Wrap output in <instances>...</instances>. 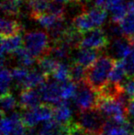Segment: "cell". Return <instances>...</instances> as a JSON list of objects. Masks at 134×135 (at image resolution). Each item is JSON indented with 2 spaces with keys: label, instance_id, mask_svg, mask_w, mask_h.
Segmentation results:
<instances>
[{
  "label": "cell",
  "instance_id": "obj_16",
  "mask_svg": "<svg viewBox=\"0 0 134 135\" xmlns=\"http://www.w3.org/2000/svg\"><path fill=\"white\" fill-rule=\"evenodd\" d=\"M38 65H39L41 71L46 76L50 77L52 76L53 73L55 72L56 68H57L59 62L54 60L51 56L47 55V56H42L37 60Z\"/></svg>",
  "mask_w": 134,
  "mask_h": 135
},
{
  "label": "cell",
  "instance_id": "obj_25",
  "mask_svg": "<svg viewBox=\"0 0 134 135\" xmlns=\"http://www.w3.org/2000/svg\"><path fill=\"white\" fill-rule=\"evenodd\" d=\"M87 12L96 27L100 28V26L104 23L106 18H107V10L98 8V7H94Z\"/></svg>",
  "mask_w": 134,
  "mask_h": 135
},
{
  "label": "cell",
  "instance_id": "obj_31",
  "mask_svg": "<svg viewBox=\"0 0 134 135\" xmlns=\"http://www.w3.org/2000/svg\"><path fill=\"white\" fill-rule=\"evenodd\" d=\"M123 91L131 98L134 99V77H128L121 85Z\"/></svg>",
  "mask_w": 134,
  "mask_h": 135
},
{
  "label": "cell",
  "instance_id": "obj_20",
  "mask_svg": "<svg viewBox=\"0 0 134 135\" xmlns=\"http://www.w3.org/2000/svg\"><path fill=\"white\" fill-rule=\"evenodd\" d=\"M124 37L129 39L134 36V13H128L120 24Z\"/></svg>",
  "mask_w": 134,
  "mask_h": 135
},
{
  "label": "cell",
  "instance_id": "obj_34",
  "mask_svg": "<svg viewBox=\"0 0 134 135\" xmlns=\"http://www.w3.org/2000/svg\"><path fill=\"white\" fill-rule=\"evenodd\" d=\"M23 135H39V132L37 133V132H36L34 130H32V129H27L26 132Z\"/></svg>",
  "mask_w": 134,
  "mask_h": 135
},
{
  "label": "cell",
  "instance_id": "obj_35",
  "mask_svg": "<svg viewBox=\"0 0 134 135\" xmlns=\"http://www.w3.org/2000/svg\"><path fill=\"white\" fill-rule=\"evenodd\" d=\"M109 2H110V6H111V7H114V6H117V5H118V4H120L121 0H109Z\"/></svg>",
  "mask_w": 134,
  "mask_h": 135
},
{
  "label": "cell",
  "instance_id": "obj_3",
  "mask_svg": "<svg viewBox=\"0 0 134 135\" xmlns=\"http://www.w3.org/2000/svg\"><path fill=\"white\" fill-rule=\"evenodd\" d=\"M76 123L86 135H101L104 133L106 120L97 108H93L81 111Z\"/></svg>",
  "mask_w": 134,
  "mask_h": 135
},
{
  "label": "cell",
  "instance_id": "obj_2",
  "mask_svg": "<svg viewBox=\"0 0 134 135\" xmlns=\"http://www.w3.org/2000/svg\"><path fill=\"white\" fill-rule=\"evenodd\" d=\"M24 48L35 59L50 55L52 44L50 36L43 31H29L24 35Z\"/></svg>",
  "mask_w": 134,
  "mask_h": 135
},
{
  "label": "cell",
  "instance_id": "obj_24",
  "mask_svg": "<svg viewBox=\"0 0 134 135\" xmlns=\"http://www.w3.org/2000/svg\"><path fill=\"white\" fill-rule=\"evenodd\" d=\"M17 106V101L15 99L14 96L10 92L7 94L1 95V108H2V115H5V113L13 110Z\"/></svg>",
  "mask_w": 134,
  "mask_h": 135
},
{
  "label": "cell",
  "instance_id": "obj_33",
  "mask_svg": "<svg viewBox=\"0 0 134 135\" xmlns=\"http://www.w3.org/2000/svg\"><path fill=\"white\" fill-rule=\"evenodd\" d=\"M129 114L131 116V119H132L131 124L134 126V99L131 100V104H130V106H129Z\"/></svg>",
  "mask_w": 134,
  "mask_h": 135
},
{
  "label": "cell",
  "instance_id": "obj_9",
  "mask_svg": "<svg viewBox=\"0 0 134 135\" xmlns=\"http://www.w3.org/2000/svg\"><path fill=\"white\" fill-rule=\"evenodd\" d=\"M100 56L101 51L91 50V49H82V50H79V52L75 55L73 62L82 65L86 69H87Z\"/></svg>",
  "mask_w": 134,
  "mask_h": 135
},
{
  "label": "cell",
  "instance_id": "obj_18",
  "mask_svg": "<svg viewBox=\"0 0 134 135\" xmlns=\"http://www.w3.org/2000/svg\"><path fill=\"white\" fill-rule=\"evenodd\" d=\"M69 73H70V80L75 84L86 80V69L82 65L73 62L69 65Z\"/></svg>",
  "mask_w": 134,
  "mask_h": 135
},
{
  "label": "cell",
  "instance_id": "obj_11",
  "mask_svg": "<svg viewBox=\"0 0 134 135\" xmlns=\"http://www.w3.org/2000/svg\"><path fill=\"white\" fill-rule=\"evenodd\" d=\"M72 25L81 34H85L86 32L95 30V28H97L94 24V22L92 21L88 12H83L77 15L72 21Z\"/></svg>",
  "mask_w": 134,
  "mask_h": 135
},
{
  "label": "cell",
  "instance_id": "obj_15",
  "mask_svg": "<svg viewBox=\"0 0 134 135\" xmlns=\"http://www.w3.org/2000/svg\"><path fill=\"white\" fill-rule=\"evenodd\" d=\"M31 8V18H33L41 15L48 14L52 0H25Z\"/></svg>",
  "mask_w": 134,
  "mask_h": 135
},
{
  "label": "cell",
  "instance_id": "obj_36",
  "mask_svg": "<svg viewBox=\"0 0 134 135\" xmlns=\"http://www.w3.org/2000/svg\"><path fill=\"white\" fill-rule=\"evenodd\" d=\"M14 1H18V2H20L21 0H14Z\"/></svg>",
  "mask_w": 134,
  "mask_h": 135
},
{
  "label": "cell",
  "instance_id": "obj_5",
  "mask_svg": "<svg viewBox=\"0 0 134 135\" xmlns=\"http://www.w3.org/2000/svg\"><path fill=\"white\" fill-rule=\"evenodd\" d=\"M108 36L102 28H97L83 34V39L80 42L78 50L91 49V50L102 51L105 50L108 46Z\"/></svg>",
  "mask_w": 134,
  "mask_h": 135
},
{
  "label": "cell",
  "instance_id": "obj_30",
  "mask_svg": "<svg viewBox=\"0 0 134 135\" xmlns=\"http://www.w3.org/2000/svg\"><path fill=\"white\" fill-rule=\"evenodd\" d=\"M11 79H12V75H11V72L9 71L7 68L2 67L1 70V95L7 94L8 93L9 85L11 83Z\"/></svg>",
  "mask_w": 134,
  "mask_h": 135
},
{
  "label": "cell",
  "instance_id": "obj_37",
  "mask_svg": "<svg viewBox=\"0 0 134 135\" xmlns=\"http://www.w3.org/2000/svg\"><path fill=\"white\" fill-rule=\"evenodd\" d=\"M131 135H134V132H132V133H131Z\"/></svg>",
  "mask_w": 134,
  "mask_h": 135
},
{
  "label": "cell",
  "instance_id": "obj_21",
  "mask_svg": "<svg viewBox=\"0 0 134 135\" xmlns=\"http://www.w3.org/2000/svg\"><path fill=\"white\" fill-rule=\"evenodd\" d=\"M112 11V17H111V22L114 25H120V22L123 20V18L128 14L127 6L124 4H118L117 6L111 7Z\"/></svg>",
  "mask_w": 134,
  "mask_h": 135
},
{
  "label": "cell",
  "instance_id": "obj_8",
  "mask_svg": "<svg viewBox=\"0 0 134 135\" xmlns=\"http://www.w3.org/2000/svg\"><path fill=\"white\" fill-rule=\"evenodd\" d=\"M22 25L20 22L12 18H5L1 20V35L2 39H7V38L15 37V36L21 35Z\"/></svg>",
  "mask_w": 134,
  "mask_h": 135
},
{
  "label": "cell",
  "instance_id": "obj_12",
  "mask_svg": "<svg viewBox=\"0 0 134 135\" xmlns=\"http://www.w3.org/2000/svg\"><path fill=\"white\" fill-rule=\"evenodd\" d=\"M133 43L131 41V40L127 37L118 38L114 41L111 46V50L114 54L115 57L124 59L127 55L131 52V48H132Z\"/></svg>",
  "mask_w": 134,
  "mask_h": 135
},
{
  "label": "cell",
  "instance_id": "obj_14",
  "mask_svg": "<svg viewBox=\"0 0 134 135\" xmlns=\"http://www.w3.org/2000/svg\"><path fill=\"white\" fill-rule=\"evenodd\" d=\"M48 78L50 77L46 76L41 71L32 70V71H29L22 86H23V89H35V87L37 86L41 87Z\"/></svg>",
  "mask_w": 134,
  "mask_h": 135
},
{
  "label": "cell",
  "instance_id": "obj_10",
  "mask_svg": "<svg viewBox=\"0 0 134 135\" xmlns=\"http://www.w3.org/2000/svg\"><path fill=\"white\" fill-rule=\"evenodd\" d=\"M22 47H24V40L21 35L7 38V39L1 38V57L5 56V54H15Z\"/></svg>",
  "mask_w": 134,
  "mask_h": 135
},
{
  "label": "cell",
  "instance_id": "obj_4",
  "mask_svg": "<svg viewBox=\"0 0 134 135\" xmlns=\"http://www.w3.org/2000/svg\"><path fill=\"white\" fill-rule=\"evenodd\" d=\"M98 98V93L92 89L86 80L76 84V92L73 97V100L76 107L81 111L97 108Z\"/></svg>",
  "mask_w": 134,
  "mask_h": 135
},
{
  "label": "cell",
  "instance_id": "obj_26",
  "mask_svg": "<svg viewBox=\"0 0 134 135\" xmlns=\"http://www.w3.org/2000/svg\"><path fill=\"white\" fill-rule=\"evenodd\" d=\"M76 92V84L71 80L61 84V93L63 100H68L75 97Z\"/></svg>",
  "mask_w": 134,
  "mask_h": 135
},
{
  "label": "cell",
  "instance_id": "obj_13",
  "mask_svg": "<svg viewBox=\"0 0 134 135\" xmlns=\"http://www.w3.org/2000/svg\"><path fill=\"white\" fill-rule=\"evenodd\" d=\"M54 120L61 124H67L72 121V111L68 100H62L54 107Z\"/></svg>",
  "mask_w": 134,
  "mask_h": 135
},
{
  "label": "cell",
  "instance_id": "obj_27",
  "mask_svg": "<svg viewBox=\"0 0 134 135\" xmlns=\"http://www.w3.org/2000/svg\"><path fill=\"white\" fill-rule=\"evenodd\" d=\"M60 18H62V17H57L52 14H44V15H41V16L36 17L33 20L38 21L43 28H45L48 30L54 25V23H55Z\"/></svg>",
  "mask_w": 134,
  "mask_h": 135
},
{
  "label": "cell",
  "instance_id": "obj_22",
  "mask_svg": "<svg viewBox=\"0 0 134 135\" xmlns=\"http://www.w3.org/2000/svg\"><path fill=\"white\" fill-rule=\"evenodd\" d=\"M52 78L58 83L63 84L70 80L69 65L65 64L64 62H59L55 72L52 75Z\"/></svg>",
  "mask_w": 134,
  "mask_h": 135
},
{
  "label": "cell",
  "instance_id": "obj_28",
  "mask_svg": "<svg viewBox=\"0 0 134 135\" xmlns=\"http://www.w3.org/2000/svg\"><path fill=\"white\" fill-rule=\"evenodd\" d=\"M121 61L124 68H125L127 76L134 77V44L132 45V48H131V51L129 55H127Z\"/></svg>",
  "mask_w": 134,
  "mask_h": 135
},
{
  "label": "cell",
  "instance_id": "obj_1",
  "mask_svg": "<svg viewBox=\"0 0 134 135\" xmlns=\"http://www.w3.org/2000/svg\"><path fill=\"white\" fill-rule=\"evenodd\" d=\"M117 60L107 55H101L86 69V82L96 92H100L109 83L110 75Z\"/></svg>",
  "mask_w": 134,
  "mask_h": 135
},
{
  "label": "cell",
  "instance_id": "obj_32",
  "mask_svg": "<svg viewBox=\"0 0 134 135\" xmlns=\"http://www.w3.org/2000/svg\"><path fill=\"white\" fill-rule=\"evenodd\" d=\"M96 7L107 10L108 8H111L110 2L109 0H96Z\"/></svg>",
  "mask_w": 134,
  "mask_h": 135
},
{
  "label": "cell",
  "instance_id": "obj_17",
  "mask_svg": "<svg viewBox=\"0 0 134 135\" xmlns=\"http://www.w3.org/2000/svg\"><path fill=\"white\" fill-rule=\"evenodd\" d=\"M126 76H127V74H126L125 68H124V65L122 64V61L117 60L116 64H115L114 68L112 70V73L110 75L109 83L121 85L123 84V82L126 80Z\"/></svg>",
  "mask_w": 134,
  "mask_h": 135
},
{
  "label": "cell",
  "instance_id": "obj_38",
  "mask_svg": "<svg viewBox=\"0 0 134 135\" xmlns=\"http://www.w3.org/2000/svg\"><path fill=\"white\" fill-rule=\"evenodd\" d=\"M101 135H104V134H101Z\"/></svg>",
  "mask_w": 134,
  "mask_h": 135
},
{
  "label": "cell",
  "instance_id": "obj_23",
  "mask_svg": "<svg viewBox=\"0 0 134 135\" xmlns=\"http://www.w3.org/2000/svg\"><path fill=\"white\" fill-rule=\"evenodd\" d=\"M15 54H16L17 59H18L20 66L24 68L29 67V66L32 65L35 61H37V59L34 58L32 55L29 54L24 47H22L18 51H17L15 52Z\"/></svg>",
  "mask_w": 134,
  "mask_h": 135
},
{
  "label": "cell",
  "instance_id": "obj_29",
  "mask_svg": "<svg viewBox=\"0 0 134 135\" xmlns=\"http://www.w3.org/2000/svg\"><path fill=\"white\" fill-rule=\"evenodd\" d=\"M29 73V72L28 71L27 68L19 66V67L13 68L12 71H11V75H12V79H14L18 85L22 86V85H23L25 79L27 78Z\"/></svg>",
  "mask_w": 134,
  "mask_h": 135
},
{
  "label": "cell",
  "instance_id": "obj_7",
  "mask_svg": "<svg viewBox=\"0 0 134 135\" xmlns=\"http://www.w3.org/2000/svg\"><path fill=\"white\" fill-rule=\"evenodd\" d=\"M41 95L36 89H23L19 96V107L24 110L36 108L41 105Z\"/></svg>",
  "mask_w": 134,
  "mask_h": 135
},
{
  "label": "cell",
  "instance_id": "obj_6",
  "mask_svg": "<svg viewBox=\"0 0 134 135\" xmlns=\"http://www.w3.org/2000/svg\"><path fill=\"white\" fill-rule=\"evenodd\" d=\"M39 92L41 100L44 101L45 104H48L52 107H55L63 100L61 84L54 79L53 80H50L49 78L47 79V81L39 88Z\"/></svg>",
  "mask_w": 134,
  "mask_h": 135
},
{
  "label": "cell",
  "instance_id": "obj_19",
  "mask_svg": "<svg viewBox=\"0 0 134 135\" xmlns=\"http://www.w3.org/2000/svg\"><path fill=\"white\" fill-rule=\"evenodd\" d=\"M1 9L7 17H15L19 15L20 2L14 0H3L1 4Z\"/></svg>",
  "mask_w": 134,
  "mask_h": 135
}]
</instances>
